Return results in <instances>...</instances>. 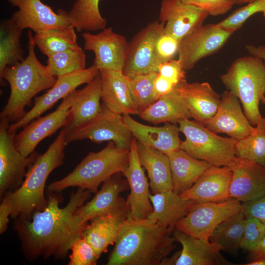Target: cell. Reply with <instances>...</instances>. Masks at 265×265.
I'll use <instances>...</instances> for the list:
<instances>
[{
  "mask_svg": "<svg viewBox=\"0 0 265 265\" xmlns=\"http://www.w3.org/2000/svg\"><path fill=\"white\" fill-rule=\"evenodd\" d=\"M99 73V69L95 65L85 69L56 78L55 84L43 95L36 96L34 105L19 121L9 125L8 130L16 132L23 128L30 121L40 117L59 100L64 99L77 88L83 84L93 80Z\"/></svg>",
  "mask_w": 265,
  "mask_h": 265,
  "instance_id": "14",
  "label": "cell"
},
{
  "mask_svg": "<svg viewBox=\"0 0 265 265\" xmlns=\"http://www.w3.org/2000/svg\"><path fill=\"white\" fill-rule=\"evenodd\" d=\"M172 232L147 219H125L107 265H163L174 249Z\"/></svg>",
  "mask_w": 265,
  "mask_h": 265,
  "instance_id": "2",
  "label": "cell"
},
{
  "mask_svg": "<svg viewBox=\"0 0 265 265\" xmlns=\"http://www.w3.org/2000/svg\"><path fill=\"white\" fill-rule=\"evenodd\" d=\"M158 72H153L128 78L131 92L138 115L158 99L154 81Z\"/></svg>",
  "mask_w": 265,
  "mask_h": 265,
  "instance_id": "39",
  "label": "cell"
},
{
  "mask_svg": "<svg viewBox=\"0 0 265 265\" xmlns=\"http://www.w3.org/2000/svg\"><path fill=\"white\" fill-rule=\"evenodd\" d=\"M47 67L55 78L86 69V55L78 46L48 57Z\"/></svg>",
  "mask_w": 265,
  "mask_h": 265,
  "instance_id": "38",
  "label": "cell"
},
{
  "mask_svg": "<svg viewBox=\"0 0 265 265\" xmlns=\"http://www.w3.org/2000/svg\"><path fill=\"white\" fill-rule=\"evenodd\" d=\"M153 212L148 219L153 220L172 232L177 223L189 212L196 202L181 197L173 190L150 193Z\"/></svg>",
  "mask_w": 265,
  "mask_h": 265,
  "instance_id": "28",
  "label": "cell"
},
{
  "mask_svg": "<svg viewBox=\"0 0 265 265\" xmlns=\"http://www.w3.org/2000/svg\"><path fill=\"white\" fill-rule=\"evenodd\" d=\"M254 0H234L235 4H243L248 3Z\"/></svg>",
  "mask_w": 265,
  "mask_h": 265,
  "instance_id": "51",
  "label": "cell"
},
{
  "mask_svg": "<svg viewBox=\"0 0 265 265\" xmlns=\"http://www.w3.org/2000/svg\"><path fill=\"white\" fill-rule=\"evenodd\" d=\"M158 69L159 75L176 85L186 80V71L178 59H173L159 64Z\"/></svg>",
  "mask_w": 265,
  "mask_h": 265,
  "instance_id": "45",
  "label": "cell"
},
{
  "mask_svg": "<svg viewBox=\"0 0 265 265\" xmlns=\"http://www.w3.org/2000/svg\"><path fill=\"white\" fill-rule=\"evenodd\" d=\"M245 265H265V257H262L249 261Z\"/></svg>",
  "mask_w": 265,
  "mask_h": 265,
  "instance_id": "50",
  "label": "cell"
},
{
  "mask_svg": "<svg viewBox=\"0 0 265 265\" xmlns=\"http://www.w3.org/2000/svg\"><path fill=\"white\" fill-rule=\"evenodd\" d=\"M70 106L69 94L62 99L54 111L32 120L18 134H16L15 145L23 156H30L41 141L64 128L68 118Z\"/></svg>",
  "mask_w": 265,
  "mask_h": 265,
  "instance_id": "17",
  "label": "cell"
},
{
  "mask_svg": "<svg viewBox=\"0 0 265 265\" xmlns=\"http://www.w3.org/2000/svg\"><path fill=\"white\" fill-rule=\"evenodd\" d=\"M241 212L245 217H255L265 225V195L258 200L241 204Z\"/></svg>",
  "mask_w": 265,
  "mask_h": 265,
  "instance_id": "46",
  "label": "cell"
},
{
  "mask_svg": "<svg viewBox=\"0 0 265 265\" xmlns=\"http://www.w3.org/2000/svg\"><path fill=\"white\" fill-rule=\"evenodd\" d=\"M238 99L225 90L220 95L217 110L204 125L215 133H223L237 140L249 135L254 129L244 112Z\"/></svg>",
  "mask_w": 265,
  "mask_h": 265,
  "instance_id": "18",
  "label": "cell"
},
{
  "mask_svg": "<svg viewBox=\"0 0 265 265\" xmlns=\"http://www.w3.org/2000/svg\"><path fill=\"white\" fill-rule=\"evenodd\" d=\"M18 10L10 17L22 30L29 28L35 33L52 29H64L70 26L68 12H57L41 0H7Z\"/></svg>",
  "mask_w": 265,
  "mask_h": 265,
  "instance_id": "16",
  "label": "cell"
},
{
  "mask_svg": "<svg viewBox=\"0 0 265 265\" xmlns=\"http://www.w3.org/2000/svg\"><path fill=\"white\" fill-rule=\"evenodd\" d=\"M66 131L63 128L55 140L42 154H38L28 166L21 186L2 197L0 205L5 207L10 216H30L35 211L43 210L47 204L45 185L50 173L62 165L67 143Z\"/></svg>",
  "mask_w": 265,
  "mask_h": 265,
  "instance_id": "3",
  "label": "cell"
},
{
  "mask_svg": "<svg viewBox=\"0 0 265 265\" xmlns=\"http://www.w3.org/2000/svg\"><path fill=\"white\" fill-rule=\"evenodd\" d=\"M172 175L173 191L180 194L190 188L212 165L179 149L168 155Z\"/></svg>",
  "mask_w": 265,
  "mask_h": 265,
  "instance_id": "30",
  "label": "cell"
},
{
  "mask_svg": "<svg viewBox=\"0 0 265 265\" xmlns=\"http://www.w3.org/2000/svg\"><path fill=\"white\" fill-rule=\"evenodd\" d=\"M263 13V16L264 18H265V11Z\"/></svg>",
  "mask_w": 265,
  "mask_h": 265,
  "instance_id": "53",
  "label": "cell"
},
{
  "mask_svg": "<svg viewBox=\"0 0 265 265\" xmlns=\"http://www.w3.org/2000/svg\"><path fill=\"white\" fill-rule=\"evenodd\" d=\"M139 115L142 119L155 125L177 124L182 120L191 118L186 102L177 86L170 93L159 97Z\"/></svg>",
  "mask_w": 265,
  "mask_h": 265,
  "instance_id": "32",
  "label": "cell"
},
{
  "mask_svg": "<svg viewBox=\"0 0 265 265\" xmlns=\"http://www.w3.org/2000/svg\"><path fill=\"white\" fill-rule=\"evenodd\" d=\"M70 94V113L64 127L66 133L85 125L102 113V79L100 72L84 87L76 89Z\"/></svg>",
  "mask_w": 265,
  "mask_h": 265,
  "instance_id": "22",
  "label": "cell"
},
{
  "mask_svg": "<svg viewBox=\"0 0 265 265\" xmlns=\"http://www.w3.org/2000/svg\"><path fill=\"white\" fill-rule=\"evenodd\" d=\"M178 124L186 137L180 149L191 156L216 166H229L237 157V140L218 135L195 120L185 119Z\"/></svg>",
  "mask_w": 265,
  "mask_h": 265,
  "instance_id": "7",
  "label": "cell"
},
{
  "mask_svg": "<svg viewBox=\"0 0 265 265\" xmlns=\"http://www.w3.org/2000/svg\"><path fill=\"white\" fill-rule=\"evenodd\" d=\"M140 163L147 171L153 194L173 190L168 155L137 141Z\"/></svg>",
  "mask_w": 265,
  "mask_h": 265,
  "instance_id": "31",
  "label": "cell"
},
{
  "mask_svg": "<svg viewBox=\"0 0 265 265\" xmlns=\"http://www.w3.org/2000/svg\"><path fill=\"white\" fill-rule=\"evenodd\" d=\"M102 112L85 125L66 134L67 144L89 139L95 143L112 141L117 146L130 149L132 134L126 125L123 115L109 110L104 104Z\"/></svg>",
  "mask_w": 265,
  "mask_h": 265,
  "instance_id": "10",
  "label": "cell"
},
{
  "mask_svg": "<svg viewBox=\"0 0 265 265\" xmlns=\"http://www.w3.org/2000/svg\"><path fill=\"white\" fill-rule=\"evenodd\" d=\"M175 240L182 246L181 252L175 256L176 265H232L221 255L220 250L209 239L197 238L175 228Z\"/></svg>",
  "mask_w": 265,
  "mask_h": 265,
  "instance_id": "24",
  "label": "cell"
},
{
  "mask_svg": "<svg viewBox=\"0 0 265 265\" xmlns=\"http://www.w3.org/2000/svg\"><path fill=\"white\" fill-rule=\"evenodd\" d=\"M245 217L241 211L229 217L215 228L209 240L220 251L237 257L241 248Z\"/></svg>",
  "mask_w": 265,
  "mask_h": 265,
  "instance_id": "33",
  "label": "cell"
},
{
  "mask_svg": "<svg viewBox=\"0 0 265 265\" xmlns=\"http://www.w3.org/2000/svg\"><path fill=\"white\" fill-rule=\"evenodd\" d=\"M265 236V225L257 218L246 217L241 248L251 252L255 250Z\"/></svg>",
  "mask_w": 265,
  "mask_h": 265,
  "instance_id": "41",
  "label": "cell"
},
{
  "mask_svg": "<svg viewBox=\"0 0 265 265\" xmlns=\"http://www.w3.org/2000/svg\"><path fill=\"white\" fill-rule=\"evenodd\" d=\"M220 79L227 90L238 99L248 121L255 126L262 117L259 105L265 95L264 61L251 55L239 57Z\"/></svg>",
  "mask_w": 265,
  "mask_h": 265,
  "instance_id": "6",
  "label": "cell"
},
{
  "mask_svg": "<svg viewBox=\"0 0 265 265\" xmlns=\"http://www.w3.org/2000/svg\"><path fill=\"white\" fill-rule=\"evenodd\" d=\"M236 156L265 167V118L262 117L252 132L238 140Z\"/></svg>",
  "mask_w": 265,
  "mask_h": 265,
  "instance_id": "37",
  "label": "cell"
},
{
  "mask_svg": "<svg viewBox=\"0 0 265 265\" xmlns=\"http://www.w3.org/2000/svg\"><path fill=\"white\" fill-rule=\"evenodd\" d=\"M245 48L250 55L262 59L265 64V45L255 46L248 45Z\"/></svg>",
  "mask_w": 265,
  "mask_h": 265,
  "instance_id": "48",
  "label": "cell"
},
{
  "mask_svg": "<svg viewBox=\"0 0 265 265\" xmlns=\"http://www.w3.org/2000/svg\"><path fill=\"white\" fill-rule=\"evenodd\" d=\"M121 173L114 174L104 181L101 189L93 198L78 208L74 213V221L78 226L86 224L88 221L102 214L113 213L127 218L130 208L120 194L130 188L127 179Z\"/></svg>",
  "mask_w": 265,
  "mask_h": 265,
  "instance_id": "9",
  "label": "cell"
},
{
  "mask_svg": "<svg viewBox=\"0 0 265 265\" xmlns=\"http://www.w3.org/2000/svg\"><path fill=\"white\" fill-rule=\"evenodd\" d=\"M179 41L174 37L162 33L158 38L156 45V60L159 65L174 59L178 55Z\"/></svg>",
  "mask_w": 265,
  "mask_h": 265,
  "instance_id": "43",
  "label": "cell"
},
{
  "mask_svg": "<svg viewBox=\"0 0 265 265\" xmlns=\"http://www.w3.org/2000/svg\"><path fill=\"white\" fill-rule=\"evenodd\" d=\"M178 85L158 74L154 81V89L157 97L167 94L173 90Z\"/></svg>",
  "mask_w": 265,
  "mask_h": 265,
  "instance_id": "47",
  "label": "cell"
},
{
  "mask_svg": "<svg viewBox=\"0 0 265 265\" xmlns=\"http://www.w3.org/2000/svg\"><path fill=\"white\" fill-rule=\"evenodd\" d=\"M262 257H265V236L259 243L257 248L249 252L250 261Z\"/></svg>",
  "mask_w": 265,
  "mask_h": 265,
  "instance_id": "49",
  "label": "cell"
},
{
  "mask_svg": "<svg viewBox=\"0 0 265 265\" xmlns=\"http://www.w3.org/2000/svg\"><path fill=\"white\" fill-rule=\"evenodd\" d=\"M21 30L10 18L0 25V75L8 66L22 61L25 51L22 48Z\"/></svg>",
  "mask_w": 265,
  "mask_h": 265,
  "instance_id": "35",
  "label": "cell"
},
{
  "mask_svg": "<svg viewBox=\"0 0 265 265\" xmlns=\"http://www.w3.org/2000/svg\"><path fill=\"white\" fill-rule=\"evenodd\" d=\"M126 219L117 214L107 213L97 216L86 224L82 238L91 245L99 258L107 252L109 245L115 243Z\"/></svg>",
  "mask_w": 265,
  "mask_h": 265,
  "instance_id": "29",
  "label": "cell"
},
{
  "mask_svg": "<svg viewBox=\"0 0 265 265\" xmlns=\"http://www.w3.org/2000/svg\"><path fill=\"white\" fill-rule=\"evenodd\" d=\"M122 173L128 181L131 190L126 199L130 210L129 217L147 219L153 211L149 197L150 185L140 163L137 140L133 136L130 149L129 164Z\"/></svg>",
  "mask_w": 265,
  "mask_h": 265,
  "instance_id": "19",
  "label": "cell"
},
{
  "mask_svg": "<svg viewBox=\"0 0 265 265\" xmlns=\"http://www.w3.org/2000/svg\"><path fill=\"white\" fill-rule=\"evenodd\" d=\"M229 167L233 173L230 198L245 203L265 195V167L237 157Z\"/></svg>",
  "mask_w": 265,
  "mask_h": 265,
  "instance_id": "20",
  "label": "cell"
},
{
  "mask_svg": "<svg viewBox=\"0 0 265 265\" xmlns=\"http://www.w3.org/2000/svg\"><path fill=\"white\" fill-rule=\"evenodd\" d=\"M184 99L191 117L204 125L216 112L220 96L208 82L187 83L185 81L177 86Z\"/></svg>",
  "mask_w": 265,
  "mask_h": 265,
  "instance_id": "27",
  "label": "cell"
},
{
  "mask_svg": "<svg viewBox=\"0 0 265 265\" xmlns=\"http://www.w3.org/2000/svg\"><path fill=\"white\" fill-rule=\"evenodd\" d=\"M164 32V24L159 20L149 23L129 42L127 58L122 70L128 78L153 72H158L156 45Z\"/></svg>",
  "mask_w": 265,
  "mask_h": 265,
  "instance_id": "13",
  "label": "cell"
},
{
  "mask_svg": "<svg viewBox=\"0 0 265 265\" xmlns=\"http://www.w3.org/2000/svg\"><path fill=\"white\" fill-rule=\"evenodd\" d=\"M57 192H48L47 204L41 211H34L30 216L15 218L14 227L21 241L25 255L34 260L41 256L65 258L73 243L82 237L85 225L78 226L74 213L91 197V192L78 188L73 192L63 208L59 206L61 198Z\"/></svg>",
  "mask_w": 265,
  "mask_h": 265,
  "instance_id": "1",
  "label": "cell"
},
{
  "mask_svg": "<svg viewBox=\"0 0 265 265\" xmlns=\"http://www.w3.org/2000/svg\"><path fill=\"white\" fill-rule=\"evenodd\" d=\"M208 16L204 10L181 0H161L159 21L164 24V32L180 41L203 25Z\"/></svg>",
  "mask_w": 265,
  "mask_h": 265,
  "instance_id": "21",
  "label": "cell"
},
{
  "mask_svg": "<svg viewBox=\"0 0 265 265\" xmlns=\"http://www.w3.org/2000/svg\"><path fill=\"white\" fill-rule=\"evenodd\" d=\"M240 211L241 204L234 198L219 202H196L175 228L195 238L209 239L219 223Z\"/></svg>",
  "mask_w": 265,
  "mask_h": 265,
  "instance_id": "8",
  "label": "cell"
},
{
  "mask_svg": "<svg viewBox=\"0 0 265 265\" xmlns=\"http://www.w3.org/2000/svg\"><path fill=\"white\" fill-rule=\"evenodd\" d=\"M69 265H95L99 258L91 245L82 237L72 244Z\"/></svg>",
  "mask_w": 265,
  "mask_h": 265,
  "instance_id": "42",
  "label": "cell"
},
{
  "mask_svg": "<svg viewBox=\"0 0 265 265\" xmlns=\"http://www.w3.org/2000/svg\"><path fill=\"white\" fill-rule=\"evenodd\" d=\"M101 0H75L68 12L69 20L78 32L96 31L106 27V20L100 12Z\"/></svg>",
  "mask_w": 265,
  "mask_h": 265,
  "instance_id": "34",
  "label": "cell"
},
{
  "mask_svg": "<svg viewBox=\"0 0 265 265\" xmlns=\"http://www.w3.org/2000/svg\"><path fill=\"white\" fill-rule=\"evenodd\" d=\"M233 173L228 166L212 165L189 189L180 194L196 202H219L230 198Z\"/></svg>",
  "mask_w": 265,
  "mask_h": 265,
  "instance_id": "23",
  "label": "cell"
},
{
  "mask_svg": "<svg viewBox=\"0 0 265 265\" xmlns=\"http://www.w3.org/2000/svg\"><path fill=\"white\" fill-rule=\"evenodd\" d=\"M7 119L0 121V196L18 188L23 183L28 166L36 158L34 152L25 157L16 148L14 138L16 132L9 131Z\"/></svg>",
  "mask_w": 265,
  "mask_h": 265,
  "instance_id": "12",
  "label": "cell"
},
{
  "mask_svg": "<svg viewBox=\"0 0 265 265\" xmlns=\"http://www.w3.org/2000/svg\"><path fill=\"white\" fill-rule=\"evenodd\" d=\"M265 11V0H254L234 11L225 19L216 24L220 27L233 33L240 28L253 15Z\"/></svg>",
  "mask_w": 265,
  "mask_h": 265,
  "instance_id": "40",
  "label": "cell"
},
{
  "mask_svg": "<svg viewBox=\"0 0 265 265\" xmlns=\"http://www.w3.org/2000/svg\"><path fill=\"white\" fill-rule=\"evenodd\" d=\"M75 29L72 26L64 29H49L35 33L33 38L40 52L48 57L79 46Z\"/></svg>",
  "mask_w": 265,
  "mask_h": 265,
  "instance_id": "36",
  "label": "cell"
},
{
  "mask_svg": "<svg viewBox=\"0 0 265 265\" xmlns=\"http://www.w3.org/2000/svg\"><path fill=\"white\" fill-rule=\"evenodd\" d=\"M129 155L130 149L108 141L101 151L89 153L68 175L49 185L48 191L58 193L69 187H77L96 193L101 184L114 174L124 172Z\"/></svg>",
  "mask_w": 265,
  "mask_h": 265,
  "instance_id": "5",
  "label": "cell"
},
{
  "mask_svg": "<svg viewBox=\"0 0 265 265\" xmlns=\"http://www.w3.org/2000/svg\"><path fill=\"white\" fill-rule=\"evenodd\" d=\"M183 2L193 5L213 16L228 12L235 4L234 0H181Z\"/></svg>",
  "mask_w": 265,
  "mask_h": 265,
  "instance_id": "44",
  "label": "cell"
},
{
  "mask_svg": "<svg viewBox=\"0 0 265 265\" xmlns=\"http://www.w3.org/2000/svg\"><path fill=\"white\" fill-rule=\"evenodd\" d=\"M123 116L132 136L142 144L167 155L180 149L182 141L176 124L166 123L161 127L150 126L136 121L129 114Z\"/></svg>",
  "mask_w": 265,
  "mask_h": 265,
  "instance_id": "26",
  "label": "cell"
},
{
  "mask_svg": "<svg viewBox=\"0 0 265 265\" xmlns=\"http://www.w3.org/2000/svg\"><path fill=\"white\" fill-rule=\"evenodd\" d=\"M82 37L84 50L94 53L93 64L99 70L122 71L129 48V42L124 36L109 27L96 34L85 31Z\"/></svg>",
  "mask_w": 265,
  "mask_h": 265,
  "instance_id": "15",
  "label": "cell"
},
{
  "mask_svg": "<svg viewBox=\"0 0 265 265\" xmlns=\"http://www.w3.org/2000/svg\"><path fill=\"white\" fill-rule=\"evenodd\" d=\"M28 55L22 61L7 66L0 75V82L5 80L10 88L7 103L0 113V119L15 123L26 114L25 108L39 92L50 89L56 79L50 73L47 66L36 57V46L32 30L27 32Z\"/></svg>",
  "mask_w": 265,
  "mask_h": 265,
  "instance_id": "4",
  "label": "cell"
},
{
  "mask_svg": "<svg viewBox=\"0 0 265 265\" xmlns=\"http://www.w3.org/2000/svg\"><path fill=\"white\" fill-rule=\"evenodd\" d=\"M232 34L216 24L200 25L179 41L178 59L186 71L191 70L200 60L219 51Z\"/></svg>",
  "mask_w": 265,
  "mask_h": 265,
  "instance_id": "11",
  "label": "cell"
},
{
  "mask_svg": "<svg viewBox=\"0 0 265 265\" xmlns=\"http://www.w3.org/2000/svg\"><path fill=\"white\" fill-rule=\"evenodd\" d=\"M102 79L101 100L110 111L120 114H138L131 92L129 78L121 71L99 70Z\"/></svg>",
  "mask_w": 265,
  "mask_h": 265,
  "instance_id": "25",
  "label": "cell"
},
{
  "mask_svg": "<svg viewBox=\"0 0 265 265\" xmlns=\"http://www.w3.org/2000/svg\"><path fill=\"white\" fill-rule=\"evenodd\" d=\"M261 102L265 106V95L264 97H263V99L262 100Z\"/></svg>",
  "mask_w": 265,
  "mask_h": 265,
  "instance_id": "52",
  "label": "cell"
}]
</instances>
